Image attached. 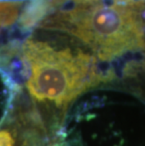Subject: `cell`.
I'll return each instance as SVG.
<instances>
[{
  "instance_id": "1",
  "label": "cell",
  "mask_w": 145,
  "mask_h": 146,
  "mask_svg": "<svg viewBox=\"0 0 145 146\" xmlns=\"http://www.w3.org/2000/svg\"><path fill=\"white\" fill-rule=\"evenodd\" d=\"M53 11L39 26L72 36L98 60L111 62L145 50L144 3L53 0Z\"/></svg>"
},
{
  "instance_id": "2",
  "label": "cell",
  "mask_w": 145,
  "mask_h": 146,
  "mask_svg": "<svg viewBox=\"0 0 145 146\" xmlns=\"http://www.w3.org/2000/svg\"><path fill=\"white\" fill-rule=\"evenodd\" d=\"M21 49L28 70L26 87L30 97L53 110L58 123L80 95L114 78L111 72L100 69L93 55L81 49L58 48L34 39Z\"/></svg>"
},
{
  "instance_id": "3",
  "label": "cell",
  "mask_w": 145,
  "mask_h": 146,
  "mask_svg": "<svg viewBox=\"0 0 145 146\" xmlns=\"http://www.w3.org/2000/svg\"><path fill=\"white\" fill-rule=\"evenodd\" d=\"M52 11L51 0H26L18 19V26L21 31H30L41 24Z\"/></svg>"
},
{
  "instance_id": "4",
  "label": "cell",
  "mask_w": 145,
  "mask_h": 146,
  "mask_svg": "<svg viewBox=\"0 0 145 146\" xmlns=\"http://www.w3.org/2000/svg\"><path fill=\"white\" fill-rule=\"evenodd\" d=\"M24 2L26 0L0 1V29L10 27L19 19Z\"/></svg>"
},
{
  "instance_id": "5",
  "label": "cell",
  "mask_w": 145,
  "mask_h": 146,
  "mask_svg": "<svg viewBox=\"0 0 145 146\" xmlns=\"http://www.w3.org/2000/svg\"><path fill=\"white\" fill-rule=\"evenodd\" d=\"M0 146H15V139L10 130H0Z\"/></svg>"
},
{
  "instance_id": "6",
  "label": "cell",
  "mask_w": 145,
  "mask_h": 146,
  "mask_svg": "<svg viewBox=\"0 0 145 146\" xmlns=\"http://www.w3.org/2000/svg\"><path fill=\"white\" fill-rule=\"evenodd\" d=\"M137 68V67H136ZM138 69V68H137ZM138 70H140V71H143V81L142 83H141V85H140V94H144L145 96V67H141L140 69H138Z\"/></svg>"
},
{
  "instance_id": "7",
  "label": "cell",
  "mask_w": 145,
  "mask_h": 146,
  "mask_svg": "<svg viewBox=\"0 0 145 146\" xmlns=\"http://www.w3.org/2000/svg\"><path fill=\"white\" fill-rule=\"evenodd\" d=\"M117 2L122 3H129V4H133V3H145L144 0H115Z\"/></svg>"
},
{
  "instance_id": "8",
  "label": "cell",
  "mask_w": 145,
  "mask_h": 146,
  "mask_svg": "<svg viewBox=\"0 0 145 146\" xmlns=\"http://www.w3.org/2000/svg\"><path fill=\"white\" fill-rule=\"evenodd\" d=\"M56 146H61L60 144H58V145H56Z\"/></svg>"
}]
</instances>
